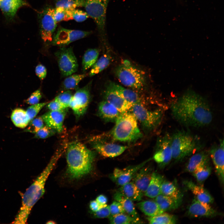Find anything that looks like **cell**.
Segmentation results:
<instances>
[{
    "instance_id": "6da1fadb",
    "label": "cell",
    "mask_w": 224,
    "mask_h": 224,
    "mask_svg": "<svg viewBox=\"0 0 224 224\" xmlns=\"http://www.w3.org/2000/svg\"><path fill=\"white\" fill-rule=\"evenodd\" d=\"M170 110L174 119L187 127H204L210 124L213 119L212 110L207 100L192 91L185 92L173 102Z\"/></svg>"
},
{
    "instance_id": "7a4b0ae2",
    "label": "cell",
    "mask_w": 224,
    "mask_h": 224,
    "mask_svg": "<svg viewBox=\"0 0 224 224\" xmlns=\"http://www.w3.org/2000/svg\"><path fill=\"white\" fill-rule=\"evenodd\" d=\"M63 152L62 149L57 150L45 168L23 194L21 206L12 223H26L32 208L44 194L46 182Z\"/></svg>"
},
{
    "instance_id": "3957f363",
    "label": "cell",
    "mask_w": 224,
    "mask_h": 224,
    "mask_svg": "<svg viewBox=\"0 0 224 224\" xmlns=\"http://www.w3.org/2000/svg\"><path fill=\"white\" fill-rule=\"evenodd\" d=\"M95 157V152L82 143L74 142L67 147L66 174L72 180L80 179L92 171Z\"/></svg>"
},
{
    "instance_id": "277c9868",
    "label": "cell",
    "mask_w": 224,
    "mask_h": 224,
    "mask_svg": "<svg viewBox=\"0 0 224 224\" xmlns=\"http://www.w3.org/2000/svg\"><path fill=\"white\" fill-rule=\"evenodd\" d=\"M172 157L175 162H179L195 152L199 151L202 144L199 139L190 132L183 129L171 135Z\"/></svg>"
},
{
    "instance_id": "5b68a950",
    "label": "cell",
    "mask_w": 224,
    "mask_h": 224,
    "mask_svg": "<svg viewBox=\"0 0 224 224\" xmlns=\"http://www.w3.org/2000/svg\"><path fill=\"white\" fill-rule=\"evenodd\" d=\"M115 122V124L111 133L114 140L130 142L142 137L137 120L131 112L121 113Z\"/></svg>"
},
{
    "instance_id": "8992f818",
    "label": "cell",
    "mask_w": 224,
    "mask_h": 224,
    "mask_svg": "<svg viewBox=\"0 0 224 224\" xmlns=\"http://www.w3.org/2000/svg\"><path fill=\"white\" fill-rule=\"evenodd\" d=\"M115 73L119 82L126 86L139 90L145 86L144 74L127 60L116 68Z\"/></svg>"
},
{
    "instance_id": "52a82bcc",
    "label": "cell",
    "mask_w": 224,
    "mask_h": 224,
    "mask_svg": "<svg viewBox=\"0 0 224 224\" xmlns=\"http://www.w3.org/2000/svg\"><path fill=\"white\" fill-rule=\"evenodd\" d=\"M110 0H84V7L89 16L95 23L102 39L105 38L106 13Z\"/></svg>"
},
{
    "instance_id": "ba28073f",
    "label": "cell",
    "mask_w": 224,
    "mask_h": 224,
    "mask_svg": "<svg viewBox=\"0 0 224 224\" xmlns=\"http://www.w3.org/2000/svg\"><path fill=\"white\" fill-rule=\"evenodd\" d=\"M129 111L140 122L144 129L147 132L156 128L161 124L163 116L162 110H148L142 103L133 104Z\"/></svg>"
},
{
    "instance_id": "9c48e42d",
    "label": "cell",
    "mask_w": 224,
    "mask_h": 224,
    "mask_svg": "<svg viewBox=\"0 0 224 224\" xmlns=\"http://www.w3.org/2000/svg\"><path fill=\"white\" fill-rule=\"evenodd\" d=\"M54 8L45 4L37 11L39 30L41 38L45 43L51 42L56 30L57 23L53 17Z\"/></svg>"
},
{
    "instance_id": "30bf717a",
    "label": "cell",
    "mask_w": 224,
    "mask_h": 224,
    "mask_svg": "<svg viewBox=\"0 0 224 224\" xmlns=\"http://www.w3.org/2000/svg\"><path fill=\"white\" fill-rule=\"evenodd\" d=\"M62 75L68 77L77 70L78 64L72 47H61L55 53Z\"/></svg>"
},
{
    "instance_id": "8fae6325",
    "label": "cell",
    "mask_w": 224,
    "mask_h": 224,
    "mask_svg": "<svg viewBox=\"0 0 224 224\" xmlns=\"http://www.w3.org/2000/svg\"><path fill=\"white\" fill-rule=\"evenodd\" d=\"M92 33L91 31L69 29L60 26L55 32L51 43L54 46L65 47L74 41L88 36Z\"/></svg>"
},
{
    "instance_id": "7c38bea8",
    "label": "cell",
    "mask_w": 224,
    "mask_h": 224,
    "mask_svg": "<svg viewBox=\"0 0 224 224\" xmlns=\"http://www.w3.org/2000/svg\"><path fill=\"white\" fill-rule=\"evenodd\" d=\"M153 159L161 168H164L172 159L171 135L166 133L157 141Z\"/></svg>"
},
{
    "instance_id": "4fadbf2b",
    "label": "cell",
    "mask_w": 224,
    "mask_h": 224,
    "mask_svg": "<svg viewBox=\"0 0 224 224\" xmlns=\"http://www.w3.org/2000/svg\"><path fill=\"white\" fill-rule=\"evenodd\" d=\"M91 83L90 82L85 86L77 89L73 95L69 107L77 118L82 116L87 109L90 102Z\"/></svg>"
},
{
    "instance_id": "5bb4252c",
    "label": "cell",
    "mask_w": 224,
    "mask_h": 224,
    "mask_svg": "<svg viewBox=\"0 0 224 224\" xmlns=\"http://www.w3.org/2000/svg\"><path fill=\"white\" fill-rule=\"evenodd\" d=\"M224 142L223 138L220 139L219 142L213 145L208 152L214 166L217 175L223 185L224 179Z\"/></svg>"
},
{
    "instance_id": "9a60e30c",
    "label": "cell",
    "mask_w": 224,
    "mask_h": 224,
    "mask_svg": "<svg viewBox=\"0 0 224 224\" xmlns=\"http://www.w3.org/2000/svg\"><path fill=\"white\" fill-rule=\"evenodd\" d=\"M187 214L193 217H212L222 214L212 208L209 204L201 202L194 198L188 208Z\"/></svg>"
},
{
    "instance_id": "2e32d148",
    "label": "cell",
    "mask_w": 224,
    "mask_h": 224,
    "mask_svg": "<svg viewBox=\"0 0 224 224\" xmlns=\"http://www.w3.org/2000/svg\"><path fill=\"white\" fill-rule=\"evenodd\" d=\"M150 159H149L138 165L124 169L116 168L110 176L111 178L117 184L122 186L131 181L138 170L145 166Z\"/></svg>"
},
{
    "instance_id": "e0dca14e",
    "label": "cell",
    "mask_w": 224,
    "mask_h": 224,
    "mask_svg": "<svg viewBox=\"0 0 224 224\" xmlns=\"http://www.w3.org/2000/svg\"><path fill=\"white\" fill-rule=\"evenodd\" d=\"M25 7H30L25 0H0V9L5 18L9 21L13 20L18 10Z\"/></svg>"
},
{
    "instance_id": "ac0fdd59",
    "label": "cell",
    "mask_w": 224,
    "mask_h": 224,
    "mask_svg": "<svg viewBox=\"0 0 224 224\" xmlns=\"http://www.w3.org/2000/svg\"><path fill=\"white\" fill-rule=\"evenodd\" d=\"M93 147L100 154L107 157H114L122 154L128 148L127 146L113 143L95 142Z\"/></svg>"
},
{
    "instance_id": "d6986e66",
    "label": "cell",
    "mask_w": 224,
    "mask_h": 224,
    "mask_svg": "<svg viewBox=\"0 0 224 224\" xmlns=\"http://www.w3.org/2000/svg\"><path fill=\"white\" fill-rule=\"evenodd\" d=\"M105 100L114 105L121 113L129 111L133 105L108 86L105 92Z\"/></svg>"
},
{
    "instance_id": "ffe728a7",
    "label": "cell",
    "mask_w": 224,
    "mask_h": 224,
    "mask_svg": "<svg viewBox=\"0 0 224 224\" xmlns=\"http://www.w3.org/2000/svg\"><path fill=\"white\" fill-rule=\"evenodd\" d=\"M65 110L50 111L41 117L46 125L60 133L63 130V123L66 114Z\"/></svg>"
},
{
    "instance_id": "44dd1931",
    "label": "cell",
    "mask_w": 224,
    "mask_h": 224,
    "mask_svg": "<svg viewBox=\"0 0 224 224\" xmlns=\"http://www.w3.org/2000/svg\"><path fill=\"white\" fill-rule=\"evenodd\" d=\"M145 166L138 170L131 181L143 194L147 190L153 172L151 167Z\"/></svg>"
},
{
    "instance_id": "7402d4cb",
    "label": "cell",
    "mask_w": 224,
    "mask_h": 224,
    "mask_svg": "<svg viewBox=\"0 0 224 224\" xmlns=\"http://www.w3.org/2000/svg\"><path fill=\"white\" fill-rule=\"evenodd\" d=\"M183 184L194 195L195 198L198 201L209 204L213 203L214 199L212 196L202 185H197L189 180H184Z\"/></svg>"
},
{
    "instance_id": "603a6c76",
    "label": "cell",
    "mask_w": 224,
    "mask_h": 224,
    "mask_svg": "<svg viewBox=\"0 0 224 224\" xmlns=\"http://www.w3.org/2000/svg\"><path fill=\"white\" fill-rule=\"evenodd\" d=\"M210 159L208 152L204 151L197 152L189 160L185 166V171L192 173L198 167L209 162Z\"/></svg>"
},
{
    "instance_id": "cb8c5ba5",
    "label": "cell",
    "mask_w": 224,
    "mask_h": 224,
    "mask_svg": "<svg viewBox=\"0 0 224 224\" xmlns=\"http://www.w3.org/2000/svg\"><path fill=\"white\" fill-rule=\"evenodd\" d=\"M98 112L100 116L107 121H115L121 113L114 105L106 100L99 103Z\"/></svg>"
},
{
    "instance_id": "d4e9b609",
    "label": "cell",
    "mask_w": 224,
    "mask_h": 224,
    "mask_svg": "<svg viewBox=\"0 0 224 224\" xmlns=\"http://www.w3.org/2000/svg\"><path fill=\"white\" fill-rule=\"evenodd\" d=\"M182 197L175 198L160 194L155 198V201L164 212L176 209L181 205Z\"/></svg>"
},
{
    "instance_id": "484cf974",
    "label": "cell",
    "mask_w": 224,
    "mask_h": 224,
    "mask_svg": "<svg viewBox=\"0 0 224 224\" xmlns=\"http://www.w3.org/2000/svg\"><path fill=\"white\" fill-rule=\"evenodd\" d=\"M107 86L114 90L128 102L134 104L142 103L141 98L136 92L112 82H109Z\"/></svg>"
},
{
    "instance_id": "4316f807",
    "label": "cell",
    "mask_w": 224,
    "mask_h": 224,
    "mask_svg": "<svg viewBox=\"0 0 224 224\" xmlns=\"http://www.w3.org/2000/svg\"><path fill=\"white\" fill-rule=\"evenodd\" d=\"M164 180L162 175L156 172H153L150 181L144 195L149 198H154L161 194V186Z\"/></svg>"
},
{
    "instance_id": "83f0119b",
    "label": "cell",
    "mask_w": 224,
    "mask_h": 224,
    "mask_svg": "<svg viewBox=\"0 0 224 224\" xmlns=\"http://www.w3.org/2000/svg\"><path fill=\"white\" fill-rule=\"evenodd\" d=\"M120 186L118 191L126 197L132 201H139L142 200L143 194L132 181Z\"/></svg>"
},
{
    "instance_id": "f1b7e54d",
    "label": "cell",
    "mask_w": 224,
    "mask_h": 224,
    "mask_svg": "<svg viewBox=\"0 0 224 224\" xmlns=\"http://www.w3.org/2000/svg\"><path fill=\"white\" fill-rule=\"evenodd\" d=\"M137 206L143 213L149 217H153L164 212L155 201H143L137 203Z\"/></svg>"
},
{
    "instance_id": "f546056e",
    "label": "cell",
    "mask_w": 224,
    "mask_h": 224,
    "mask_svg": "<svg viewBox=\"0 0 224 224\" xmlns=\"http://www.w3.org/2000/svg\"><path fill=\"white\" fill-rule=\"evenodd\" d=\"M46 4L54 8H62L72 9L83 7L84 0H46Z\"/></svg>"
},
{
    "instance_id": "4dcf8cb0",
    "label": "cell",
    "mask_w": 224,
    "mask_h": 224,
    "mask_svg": "<svg viewBox=\"0 0 224 224\" xmlns=\"http://www.w3.org/2000/svg\"><path fill=\"white\" fill-rule=\"evenodd\" d=\"M114 198L115 201H118L121 204L125 213L132 217L139 218L133 201L118 191L114 194Z\"/></svg>"
},
{
    "instance_id": "1f68e13d",
    "label": "cell",
    "mask_w": 224,
    "mask_h": 224,
    "mask_svg": "<svg viewBox=\"0 0 224 224\" xmlns=\"http://www.w3.org/2000/svg\"><path fill=\"white\" fill-rule=\"evenodd\" d=\"M11 119L16 127L21 128L26 127L30 121L26 111L21 108H17L13 110Z\"/></svg>"
},
{
    "instance_id": "d6a6232c",
    "label": "cell",
    "mask_w": 224,
    "mask_h": 224,
    "mask_svg": "<svg viewBox=\"0 0 224 224\" xmlns=\"http://www.w3.org/2000/svg\"><path fill=\"white\" fill-rule=\"evenodd\" d=\"M161 194L175 198L182 197V194L174 182H172L164 180L161 186Z\"/></svg>"
},
{
    "instance_id": "836d02e7",
    "label": "cell",
    "mask_w": 224,
    "mask_h": 224,
    "mask_svg": "<svg viewBox=\"0 0 224 224\" xmlns=\"http://www.w3.org/2000/svg\"><path fill=\"white\" fill-rule=\"evenodd\" d=\"M99 51L96 49H89L85 53L82 59V68L85 72L91 68L98 59Z\"/></svg>"
},
{
    "instance_id": "e575fe53",
    "label": "cell",
    "mask_w": 224,
    "mask_h": 224,
    "mask_svg": "<svg viewBox=\"0 0 224 224\" xmlns=\"http://www.w3.org/2000/svg\"><path fill=\"white\" fill-rule=\"evenodd\" d=\"M211 172L212 168L209 162L198 167L192 174L198 182L202 185L210 175Z\"/></svg>"
},
{
    "instance_id": "d590c367",
    "label": "cell",
    "mask_w": 224,
    "mask_h": 224,
    "mask_svg": "<svg viewBox=\"0 0 224 224\" xmlns=\"http://www.w3.org/2000/svg\"><path fill=\"white\" fill-rule=\"evenodd\" d=\"M111 60V57L109 55L102 56L91 67L89 76L92 77L101 72L109 65Z\"/></svg>"
},
{
    "instance_id": "8d00e7d4",
    "label": "cell",
    "mask_w": 224,
    "mask_h": 224,
    "mask_svg": "<svg viewBox=\"0 0 224 224\" xmlns=\"http://www.w3.org/2000/svg\"><path fill=\"white\" fill-rule=\"evenodd\" d=\"M147 220L150 224H174L177 219L175 216L164 212L153 217H149Z\"/></svg>"
},
{
    "instance_id": "74e56055",
    "label": "cell",
    "mask_w": 224,
    "mask_h": 224,
    "mask_svg": "<svg viewBox=\"0 0 224 224\" xmlns=\"http://www.w3.org/2000/svg\"><path fill=\"white\" fill-rule=\"evenodd\" d=\"M87 76L86 73L69 75L63 81V87L66 90L74 89L77 87L81 81Z\"/></svg>"
},
{
    "instance_id": "f35d334b",
    "label": "cell",
    "mask_w": 224,
    "mask_h": 224,
    "mask_svg": "<svg viewBox=\"0 0 224 224\" xmlns=\"http://www.w3.org/2000/svg\"><path fill=\"white\" fill-rule=\"evenodd\" d=\"M110 222L112 224H133L140 223L139 218L131 217L125 213L111 216L109 218Z\"/></svg>"
},
{
    "instance_id": "ab89813d",
    "label": "cell",
    "mask_w": 224,
    "mask_h": 224,
    "mask_svg": "<svg viewBox=\"0 0 224 224\" xmlns=\"http://www.w3.org/2000/svg\"><path fill=\"white\" fill-rule=\"evenodd\" d=\"M62 8H54L53 17L57 23L62 21H68L72 20L71 10Z\"/></svg>"
},
{
    "instance_id": "60d3db41",
    "label": "cell",
    "mask_w": 224,
    "mask_h": 224,
    "mask_svg": "<svg viewBox=\"0 0 224 224\" xmlns=\"http://www.w3.org/2000/svg\"><path fill=\"white\" fill-rule=\"evenodd\" d=\"M25 131L35 133L44 126V121L41 117H39L31 120Z\"/></svg>"
},
{
    "instance_id": "b9f144b4",
    "label": "cell",
    "mask_w": 224,
    "mask_h": 224,
    "mask_svg": "<svg viewBox=\"0 0 224 224\" xmlns=\"http://www.w3.org/2000/svg\"><path fill=\"white\" fill-rule=\"evenodd\" d=\"M73 95L70 90H66L58 95L54 100L67 108L69 107Z\"/></svg>"
},
{
    "instance_id": "7bdbcfd3",
    "label": "cell",
    "mask_w": 224,
    "mask_h": 224,
    "mask_svg": "<svg viewBox=\"0 0 224 224\" xmlns=\"http://www.w3.org/2000/svg\"><path fill=\"white\" fill-rule=\"evenodd\" d=\"M56 132L54 129L46 125L35 133L34 137L39 139H45L53 136Z\"/></svg>"
},
{
    "instance_id": "ee69618b",
    "label": "cell",
    "mask_w": 224,
    "mask_h": 224,
    "mask_svg": "<svg viewBox=\"0 0 224 224\" xmlns=\"http://www.w3.org/2000/svg\"><path fill=\"white\" fill-rule=\"evenodd\" d=\"M48 102L39 103L31 105L29 107L26 111L30 121L34 118L41 109Z\"/></svg>"
},
{
    "instance_id": "f6af8a7d",
    "label": "cell",
    "mask_w": 224,
    "mask_h": 224,
    "mask_svg": "<svg viewBox=\"0 0 224 224\" xmlns=\"http://www.w3.org/2000/svg\"><path fill=\"white\" fill-rule=\"evenodd\" d=\"M71 14L72 19L78 22H83L89 17L86 11L77 8L71 10Z\"/></svg>"
},
{
    "instance_id": "bcb514c9",
    "label": "cell",
    "mask_w": 224,
    "mask_h": 224,
    "mask_svg": "<svg viewBox=\"0 0 224 224\" xmlns=\"http://www.w3.org/2000/svg\"><path fill=\"white\" fill-rule=\"evenodd\" d=\"M42 97V94L40 89L33 92L27 99L25 100L26 103L33 105L39 103Z\"/></svg>"
},
{
    "instance_id": "7dc6e473",
    "label": "cell",
    "mask_w": 224,
    "mask_h": 224,
    "mask_svg": "<svg viewBox=\"0 0 224 224\" xmlns=\"http://www.w3.org/2000/svg\"><path fill=\"white\" fill-rule=\"evenodd\" d=\"M93 216L96 218H109L111 216L109 207L107 205L101 207L96 211L92 212Z\"/></svg>"
},
{
    "instance_id": "c3c4849f",
    "label": "cell",
    "mask_w": 224,
    "mask_h": 224,
    "mask_svg": "<svg viewBox=\"0 0 224 224\" xmlns=\"http://www.w3.org/2000/svg\"><path fill=\"white\" fill-rule=\"evenodd\" d=\"M111 216L125 213L121 204L115 200L109 206Z\"/></svg>"
},
{
    "instance_id": "681fc988",
    "label": "cell",
    "mask_w": 224,
    "mask_h": 224,
    "mask_svg": "<svg viewBox=\"0 0 224 224\" xmlns=\"http://www.w3.org/2000/svg\"><path fill=\"white\" fill-rule=\"evenodd\" d=\"M46 105L47 107L50 111H62L67 109L55 100L48 103Z\"/></svg>"
},
{
    "instance_id": "f907efd6",
    "label": "cell",
    "mask_w": 224,
    "mask_h": 224,
    "mask_svg": "<svg viewBox=\"0 0 224 224\" xmlns=\"http://www.w3.org/2000/svg\"><path fill=\"white\" fill-rule=\"evenodd\" d=\"M35 73L37 76L40 80H43L47 75V70L44 66L41 64H39L35 68Z\"/></svg>"
},
{
    "instance_id": "816d5d0a",
    "label": "cell",
    "mask_w": 224,
    "mask_h": 224,
    "mask_svg": "<svg viewBox=\"0 0 224 224\" xmlns=\"http://www.w3.org/2000/svg\"><path fill=\"white\" fill-rule=\"evenodd\" d=\"M103 206L100 205L96 200L91 201L89 204L90 209L92 212L96 211Z\"/></svg>"
},
{
    "instance_id": "f5cc1de1",
    "label": "cell",
    "mask_w": 224,
    "mask_h": 224,
    "mask_svg": "<svg viewBox=\"0 0 224 224\" xmlns=\"http://www.w3.org/2000/svg\"><path fill=\"white\" fill-rule=\"evenodd\" d=\"M96 200L101 206H104L108 202L107 197L103 194H100L98 196Z\"/></svg>"
},
{
    "instance_id": "db71d44e",
    "label": "cell",
    "mask_w": 224,
    "mask_h": 224,
    "mask_svg": "<svg viewBox=\"0 0 224 224\" xmlns=\"http://www.w3.org/2000/svg\"><path fill=\"white\" fill-rule=\"evenodd\" d=\"M55 223V222H54V221H48V222L47 223V224H54V223Z\"/></svg>"
}]
</instances>
